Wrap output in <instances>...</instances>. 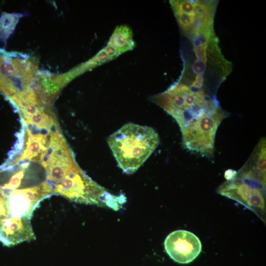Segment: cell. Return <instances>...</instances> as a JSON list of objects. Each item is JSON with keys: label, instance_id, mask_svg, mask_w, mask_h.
I'll return each instance as SVG.
<instances>
[{"label": "cell", "instance_id": "1", "mask_svg": "<svg viewBox=\"0 0 266 266\" xmlns=\"http://www.w3.org/2000/svg\"><path fill=\"white\" fill-rule=\"evenodd\" d=\"M217 93L177 81L152 99L176 121L184 147L208 158L213 157L217 129L229 116L221 107Z\"/></svg>", "mask_w": 266, "mask_h": 266}, {"label": "cell", "instance_id": "10", "mask_svg": "<svg viewBox=\"0 0 266 266\" xmlns=\"http://www.w3.org/2000/svg\"><path fill=\"white\" fill-rule=\"evenodd\" d=\"M103 49L111 60L126 52L122 49L116 48L108 45H107Z\"/></svg>", "mask_w": 266, "mask_h": 266}, {"label": "cell", "instance_id": "8", "mask_svg": "<svg viewBox=\"0 0 266 266\" xmlns=\"http://www.w3.org/2000/svg\"><path fill=\"white\" fill-rule=\"evenodd\" d=\"M22 15L18 13H2L0 18V39L3 42L6 41Z\"/></svg>", "mask_w": 266, "mask_h": 266}, {"label": "cell", "instance_id": "4", "mask_svg": "<svg viewBox=\"0 0 266 266\" xmlns=\"http://www.w3.org/2000/svg\"><path fill=\"white\" fill-rule=\"evenodd\" d=\"M222 196L234 200L266 220V175L245 164L234 179L226 181L217 188Z\"/></svg>", "mask_w": 266, "mask_h": 266}, {"label": "cell", "instance_id": "5", "mask_svg": "<svg viewBox=\"0 0 266 266\" xmlns=\"http://www.w3.org/2000/svg\"><path fill=\"white\" fill-rule=\"evenodd\" d=\"M217 0H170L182 33L189 38L204 29L214 26Z\"/></svg>", "mask_w": 266, "mask_h": 266}, {"label": "cell", "instance_id": "9", "mask_svg": "<svg viewBox=\"0 0 266 266\" xmlns=\"http://www.w3.org/2000/svg\"><path fill=\"white\" fill-rule=\"evenodd\" d=\"M111 59L107 55L104 49L103 48L99 51L94 57L90 59L82 65L75 68L79 74L89 70L99 65H101Z\"/></svg>", "mask_w": 266, "mask_h": 266}, {"label": "cell", "instance_id": "11", "mask_svg": "<svg viewBox=\"0 0 266 266\" xmlns=\"http://www.w3.org/2000/svg\"><path fill=\"white\" fill-rule=\"evenodd\" d=\"M237 171L232 169H228L225 171L224 177L227 181L232 180L235 178Z\"/></svg>", "mask_w": 266, "mask_h": 266}, {"label": "cell", "instance_id": "7", "mask_svg": "<svg viewBox=\"0 0 266 266\" xmlns=\"http://www.w3.org/2000/svg\"><path fill=\"white\" fill-rule=\"evenodd\" d=\"M107 45L125 52L133 49L135 43L133 40V33L127 25H121L114 29Z\"/></svg>", "mask_w": 266, "mask_h": 266}, {"label": "cell", "instance_id": "6", "mask_svg": "<svg viewBox=\"0 0 266 266\" xmlns=\"http://www.w3.org/2000/svg\"><path fill=\"white\" fill-rule=\"evenodd\" d=\"M166 252L175 262L187 264L193 262L201 251L199 238L193 233L183 230L171 232L164 241Z\"/></svg>", "mask_w": 266, "mask_h": 266}, {"label": "cell", "instance_id": "2", "mask_svg": "<svg viewBox=\"0 0 266 266\" xmlns=\"http://www.w3.org/2000/svg\"><path fill=\"white\" fill-rule=\"evenodd\" d=\"M49 196L46 189L27 188L15 174L0 167V241L3 245L35 239L31 218L40 201Z\"/></svg>", "mask_w": 266, "mask_h": 266}, {"label": "cell", "instance_id": "3", "mask_svg": "<svg viewBox=\"0 0 266 266\" xmlns=\"http://www.w3.org/2000/svg\"><path fill=\"white\" fill-rule=\"evenodd\" d=\"M107 141L119 166L124 172L132 174L154 151L160 138L151 127L131 123L113 133Z\"/></svg>", "mask_w": 266, "mask_h": 266}]
</instances>
